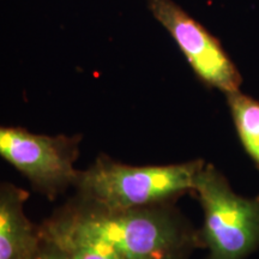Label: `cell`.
Returning <instances> with one entry per match:
<instances>
[{
	"label": "cell",
	"instance_id": "ba28073f",
	"mask_svg": "<svg viewBox=\"0 0 259 259\" xmlns=\"http://www.w3.org/2000/svg\"><path fill=\"white\" fill-rule=\"evenodd\" d=\"M226 97L239 141L259 170V101L240 90Z\"/></svg>",
	"mask_w": 259,
	"mask_h": 259
},
{
	"label": "cell",
	"instance_id": "277c9868",
	"mask_svg": "<svg viewBox=\"0 0 259 259\" xmlns=\"http://www.w3.org/2000/svg\"><path fill=\"white\" fill-rule=\"evenodd\" d=\"M80 138L31 134L27 130L0 125V157L4 158L45 196L56 198L74 185V168Z\"/></svg>",
	"mask_w": 259,
	"mask_h": 259
},
{
	"label": "cell",
	"instance_id": "7a4b0ae2",
	"mask_svg": "<svg viewBox=\"0 0 259 259\" xmlns=\"http://www.w3.org/2000/svg\"><path fill=\"white\" fill-rule=\"evenodd\" d=\"M205 162L192 160L162 166H128L101 156L79 171L74 186L80 200L107 210H127L170 203L193 192Z\"/></svg>",
	"mask_w": 259,
	"mask_h": 259
},
{
	"label": "cell",
	"instance_id": "6da1fadb",
	"mask_svg": "<svg viewBox=\"0 0 259 259\" xmlns=\"http://www.w3.org/2000/svg\"><path fill=\"white\" fill-rule=\"evenodd\" d=\"M63 212L111 244L122 259H187L202 246L199 232L170 203L107 210L80 200Z\"/></svg>",
	"mask_w": 259,
	"mask_h": 259
},
{
	"label": "cell",
	"instance_id": "9c48e42d",
	"mask_svg": "<svg viewBox=\"0 0 259 259\" xmlns=\"http://www.w3.org/2000/svg\"><path fill=\"white\" fill-rule=\"evenodd\" d=\"M34 259H67V257L57 246L41 236L40 246H38Z\"/></svg>",
	"mask_w": 259,
	"mask_h": 259
},
{
	"label": "cell",
	"instance_id": "3957f363",
	"mask_svg": "<svg viewBox=\"0 0 259 259\" xmlns=\"http://www.w3.org/2000/svg\"><path fill=\"white\" fill-rule=\"evenodd\" d=\"M193 192L204 212L200 245L205 259H246L259 248V194L242 197L225 174L205 163L197 176Z\"/></svg>",
	"mask_w": 259,
	"mask_h": 259
},
{
	"label": "cell",
	"instance_id": "5b68a950",
	"mask_svg": "<svg viewBox=\"0 0 259 259\" xmlns=\"http://www.w3.org/2000/svg\"><path fill=\"white\" fill-rule=\"evenodd\" d=\"M148 6L206 87L218 89L225 95L240 90L241 74L218 38L173 0H148Z\"/></svg>",
	"mask_w": 259,
	"mask_h": 259
},
{
	"label": "cell",
	"instance_id": "8992f818",
	"mask_svg": "<svg viewBox=\"0 0 259 259\" xmlns=\"http://www.w3.org/2000/svg\"><path fill=\"white\" fill-rule=\"evenodd\" d=\"M27 191L0 183V259H34L41 242L40 228L24 211Z\"/></svg>",
	"mask_w": 259,
	"mask_h": 259
},
{
	"label": "cell",
	"instance_id": "52a82bcc",
	"mask_svg": "<svg viewBox=\"0 0 259 259\" xmlns=\"http://www.w3.org/2000/svg\"><path fill=\"white\" fill-rule=\"evenodd\" d=\"M40 233L67 259H122L111 244L74 225L64 212L42 225Z\"/></svg>",
	"mask_w": 259,
	"mask_h": 259
}]
</instances>
